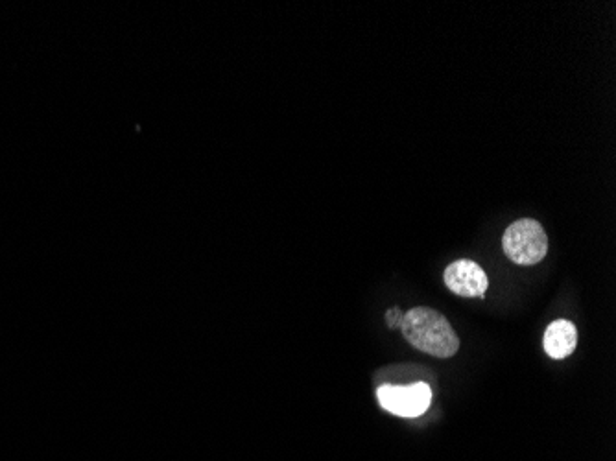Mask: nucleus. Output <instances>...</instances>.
I'll list each match as a JSON object with an SVG mask.
<instances>
[{"label": "nucleus", "mask_w": 616, "mask_h": 461, "mask_svg": "<svg viewBox=\"0 0 616 461\" xmlns=\"http://www.w3.org/2000/svg\"><path fill=\"white\" fill-rule=\"evenodd\" d=\"M380 406L399 417H419L425 414L432 401L427 384L415 382L410 386H380L377 391Z\"/></svg>", "instance_id": "7ed1b4c3"}, {"label": "nucleus", "mask_w": 616, "mask_h": 461, "mask_svg": "<svg viewBox=\"0 0 616 461\" xmlns=\"http://www.w3.org/2000/svg\"><path fill=\"white\" fill-rule=\"evenodd\" d=\"M403 310L399 307L391 308L386 314V321H388V327L390 329H401V323H403Z\"/></svg>", "instance_id": "423d86ee"}, {"label": "nucleus", "mask_w": 616, "mask_h": 461, "mask_svg": "<svg viewBox=\"0 0 616 461\" xmlns=\"http://www.w3.org/2000/svg\"><path fill=\"white\" fill-rule=\"evenodd\" d=\"M443 279L452 294L469 297V299L473 297L484 299L487 288H489L487 273L482 270L478 262L471 261V259L452 262L443 273Z\"/></svg>", "instance_id": "20e7f679"}, {"label": "nucleus", "mask_w": 616, "mask_h": 461, "mask_svg": "<svg viewBox=\"0 0 616 461\" xmlns=\"http://www.w3.org/2000/svg\"><path fill=\"white\" fill-rule=\"evenodd\" d=\"M546 355L554 360H563L576 351L578 331L569 320L552 321L545 331Z\"/></svg>", "instance_id": "39448f33"}, {"label": "nucleus", "mask_w": 616, "mask_h": 461, "mask_svg": "<svg viewBox=\"0 0 616 461\" xmlns=\"http://www.w3.org/2000/svg\"><path fill=\"white\" fill-rule=\"evenodd\" d=\"M406 342L414 345L417 351L447 360L458 353L460 338L454 332L449 320L438 310L428 307H415L404 314L401 323Z\"/></svg>", "instance_id": "f257e3e1"}, {"label": "nucleus", "mask_w": 616, "mask_h": 461, "mask_svg": "<svg viewBox=\"0 0 616 461\" xmlns=\"http://www.w3.org/2000/svg\"><path fill=\"white\" fill-rule=\"evenodd\" d=\"M502 249L511 262L519 266H534L548 253V238L543 225L534 218L517 220L504 231Z\"/></svg>", "instance_id": "f03ea898"}]
</instances>
